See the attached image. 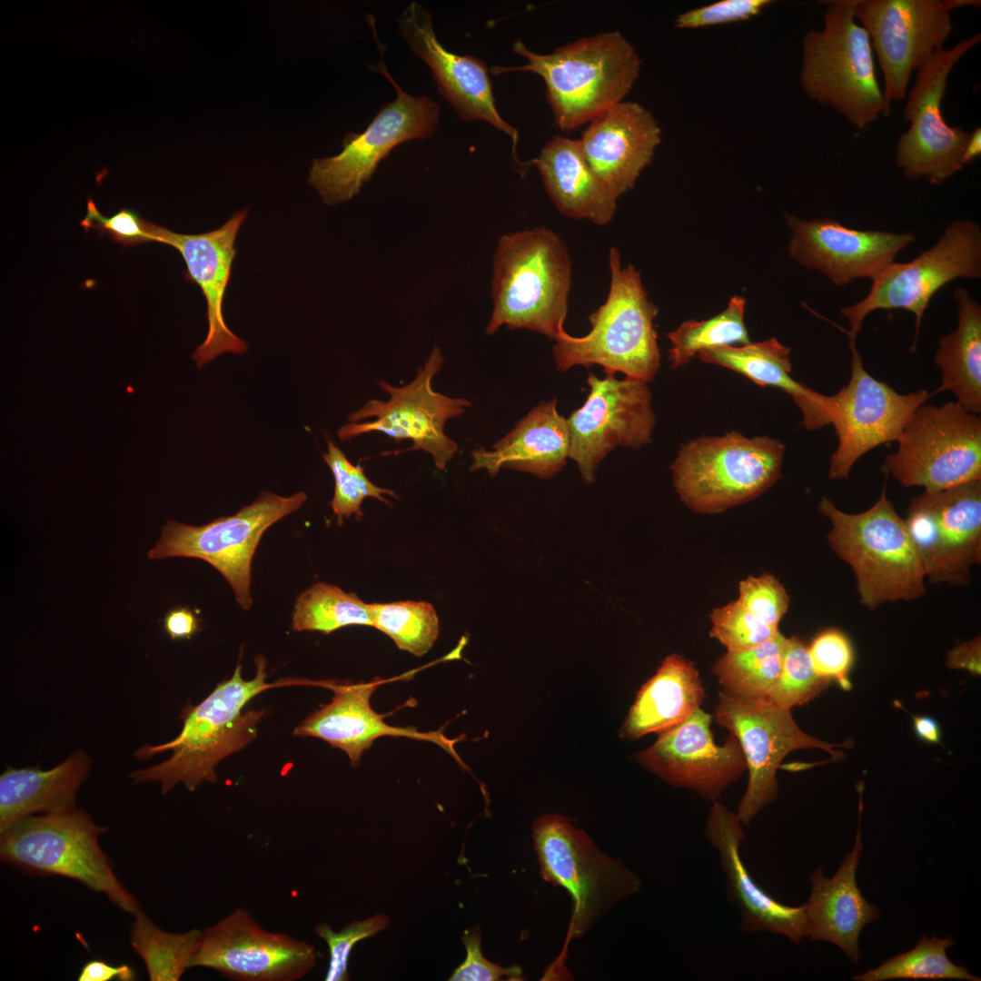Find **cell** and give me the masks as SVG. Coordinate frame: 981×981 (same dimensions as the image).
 Returning <instances> with one entry per match:
<instances>
[{"label": "cell", "instance_id": "1", "mask_svg": "<svg viewBox=\"0 0 981 981\" xmlns=\"http://www.w3.org/2000/svg\"><path fill=\"white\" fill-rule=\"evenodd\" d=\"M256 666L255 677L245 680L238 664L233 676L218 683L201 703L186 706L180 715L182 730L173 740L138 748L134 756L141 760L164 751H172V755L161 763L132 772L133 782H158L164 794L179 783L193 792L203 782H216L219 762L255 738L257 725L265 715L264 709L243 713L246 703L268 689L302 682L267 683L263 657L256 658Z\"/></svg>", "mask_w": 981, "mask_h": 981}, {"label": "cell", "instance_id": "2", "mask_svg": "<svg viewBox=\"0 0 981 981\" xmlns=\"http://www.w3.org/2000/svg\"><path fill=\"white\" fill-rule=\"evenodd\" d=\"M513 50L526 59L516 67L494 66L500 74L527 71L546 84L556 124L571 131L623 101L639 77L641 61L635 47L618 31L602 32L537 54L516 41Z\"/></svg>", "mask_w": 981, "mask_h": 981}, {"label": "cell", "instance_id": "3", "mask_svg": "<svg viewBox=\"0 0 981 981\" xmlns=\"http://www.w3.org/2000/svg\"><path fill=\"white\" fill-rule=\"evenodd\" d=\"M571 282L567 246L538 227L502 235L493 258V310L488 334L506 325L556 340L564 330Z\"/></svg>", "mask_w": 981, "mask_h": 981}, {"label": "cell", "instance_id": "4", "mask_svg": "<svg viewBox=\"0 0 981 981\" xmlns=\"http://www.w3.org/2000/svg\"><path fill=\"white\" fill-rule=\"evenodd\" d=\"M818 510L830 521V548L854 572L860 604L874 609L925 593L921 560L905 519L887 496L886 483L878 500L863 512H844L827 497L821 498Z\"/></svg>", "mask_w": 981, "mask_h": 981}, {"label": "cell", "instance_id": "5", "mask_svg": "<svg viewBox=\"0 0 981 981\" xmlns=\"http://www.w3.org/2000/svg\"><path fill=\"white\" fill-rule=\"evenodd\" d=\"M610 285L607 300L589 316L591 330L575 337L562 330L552 352L557 369L593 364L604 372L652 381L659 367L658 334L653 321L658 307L649 300L640 272L629 264L621 268L620 253L609 251Z\"/></svg>", "mask_w": 981, "mask_h": 981}, {"label": "cell", "instance_id": "6", "mask_svg": "<svg viewBox=\"0 0 981 981\" xmlns=\"http://www.w3.org/2000/svg\"><path fill=\"white\" fill-rule=\"evenodd\" d=\"M857 2H829L823 29L808 32L802 41L799 80L809 99L864 129L891 108L877 77L870 36L855 22Z\"/></svg>", "mask_w": 981, "mask_h": 981}, {"label": "cell", "instance_id": "7", "mask_svg": "<svg viewBox=\"0 0 981 981\" xmlns=\"http://www.w3.org/2000/svg\"><path fill=\"white\" fill-rule=\"evenodd\" d=\"M106 830L77 808L29 816L1 833L0 857L27 874L76 880L134 915L140 905L117 878L99 845V837Z\"/></svg>", "mask_w": 981, "mask_h": 981}, {"label": "cell", "instance_id": "8", "mask_svg": "<svg viewBox=\"0 0 981 981\" xmlns=\"http://www.w3.org/2000/svg\"><path fill=\"white\" fill-rule=\"evenodd\" d=\"M540 877L572 899L569 934L582 937L622 900L639 893L641 878L602 852L580 828L558 814L538 818L531 828Z\"/></svg>", "mask_w": 981, "mask_h": 981}, {"label": "cell", "instance_id": "9", "mask_svg": "<svg viewBox=\"0 0 981 981\" xmlns=\"http://www.w3.org/2000/svg\"><path fill=\"white\" fill-rule=\"evenodd\" d=\"M785 446L768 436L732 431L684 444L671 464L681 500L701 513L721 512L752 500L781 477Z\"/></svg>", "mask_w": 981, "mask_h": 981}, {"label": "cell", "instance_id": "10", "mask_svg": "<svg viewBox=\"0 0 981 981\" xmlns=\"http://www.w3.org/2000/svg\"><path fill=\"white\" fill-rule=\"evenodd\" d=\"M981 276V228L974 221L956 220L936 244L907 263L895 261L872 280L868 293L840 309L849 330L830 322L848 338L857 339L865 318L877 310L902 309L915 315V352L922 319L935 293L956 278Z\"/></svg>", "mask_w": 981, "mask_h": 981}, {"label": "cell", "instance_id": "11", "mask_svg": "<svg viewBox=\"0 0 981 981\" xmlns=\"http://www.w3.org/2000/svg\"><path fill=\"white\" fill-rule=\"evenodd\" d=\"M897 442L882 469L904 487L935 492L981 480V419L957 401L919 406Z\"/></svg>", "mask_w": 981, "mask_h": 981}, {"label": "cell", "instance_id": "12", "mask_svg": "<svg viewBox=\"0 0 981 981\" xmlns=\"http://www.w3.org/2000/svg\"><path fill=\"white\" fill-rule=\"evenodd\" d=\"M306 500L303 491L289 497L263 491L234 515L202 526L169 520L148 558L187 557L208 562L225 578L237 603L249 609L253 605L252 561L262 535L271 525L298 510Z\"/></svg>", "mask_w": 981, "mask_h": 981}, {"label": "cell", "instance_id": "13", "mask_svg": "<svg viewBox=\"0 0 981 981\" xmlns=\"http://www.w3.org/2000/svg\"><path fill=\"white\" fill-rule=\"evenodd\" d=\"M375 70L395 88L396 98L380 107L362 133H347L338 155L312 161L308 183L327 204L350 201L394 147L430 137L437 129L440 108L434 101L403 91L382 61L375 64Z\"/></svg>", "mask_w": 981, "mask_h": 981}, {"label": "cell", "instance_id": "14", "mask_svg": "<svg viewBox=\"0 0 981 981\" xmlns=\"http://www.w3.org/2000/svg\"><path fill=\"white\" fill-rule=\"evenodd\" d=\"M443 363V356L434 347L416 377L401 387L381 380L378 386L389 394L387 401L369 400L348 416L349 422L337 434L342 441L370 432H382L396 442L410 440L408 450L429 453L439 471H444L458 451V444L444 431L445 423L464 413L471 403L462 398H451L435 391L433 377Z\"/></svg>", "mask_w": 981, "mask_h": 981}, {"label": "cell", "instance_id": "15", "mask_svg": "<svg viewBox=\"0 0 981 981\" xmlns=\"http://www.w3.org/2000/svg\"><path fill=\"white\" fill-rule=\"evenodd\" d=\"M715 718L738 739L746 758L748 781L736 813L743 826H748L775 800L777 769L788 754L818 748L834 759H840L843 754L833 748L847 745L827 743L808 735L796 724L790 709L780 708L768 699L719 691Z\"/></svg>", "mask_w": 981, "mask_h": 981}, {"label": "cell", "instance_id": "16", "mask_svg": "<svg viewBox=\"0 0 981 981\" xmlns=\"http://www.w3.org/2000/svg\"><path fill=\"white\" fill-rule=\"evenodd\" d=\"M980 41L977 33L948 50L939 47L917 69L904 109L910 126L898 138L895 154L897 166L908 179L926 178L931 184H940L964 167L970 134L946 123L941 103L952 68Z\"/></svg>", "mask_w": 981, "mask_h": 981}, {"label": "cell", "instance_id": "17", "mask_svg": "<svg viewBox=\"0 0 981 981\" xmlns=\"http://www.w3.org/2000/svg\"><path fill=\"white\" fill-rule=\"evenodd\" d=\"M980 5L972 0H858L855 17L867 31L884 75V97L904 100L911 73L948 37L951 11Z\"/></svg>", "mask_w": 981, "mask_h": 981}, {"label": "cell", "instance_id": "18", "mask_svg": "<svg viewBox=\"0 0 981 981\" xmlns=\"http://www.w3.org/2000/svg\"><path fill=\"white\" fill-rule=\"evenodd\" d=\"M931 583L966 586L981 562V480L915 497L905 519Z\"/></svg>", "mask_w": 981, "mask_h": 981}, {"label": "cell", "instance_id": "19", "mask_svg": "<svg viewBox=\"0 0 981 981\" xmlns=\"http://www.w3.org/2000/svg\"><path fill=\"white\" fill-rule=\"evenodd\" d=\"M848 346L850 380L830 396V423L838 440L830 457L828 476L832 480H847L852 467L865 453L881 444L897 441L915 411L932 397L926 390L897 392L867 372L856 339L848 338Z\"/></svg>", "mask_w": 981, "mask_h": 981}, {"label": "cell", "instance_id": "20", "mask_svg": "<svg viewBox=\"0 0 981 981\" xmlns=\"http://www.w3.org/2000/svg\"><path fill=\"white\" fill-rule=\"evenodd\" d=\"M316 957L312 945L270 932L238 907L202 931L189 966L235 981H296L311 972Z\"/></svg>", "mask_w": 981, "mask_h": 981}, {"label": "cell", "instance_id": "21", "mask_svg": "<svg viewBox=\"0 0 981 981\" xmlns=\"http://www.w3.org/2000/svg\"><path fill=\"white\" fill-rule=\"evenodd\" d=\"M590 392L584 404L567 419L569 457L582 479L591 483L600 461L616 446L639 448L650 442L656 422L648 382L614 374L600 379L589 373Z\"/></svg>", "mask_w": 981, "mask_h": 981}, {"label": "cell", "instance_id": "22", "mask_svg": "<svg viewBox=\"0 0 981 981\" xmlns=\"http://www.w3.org/2000/svg\"><path fill=\"white\" fill-rule=\"evenodd\" d=\"M711 716L700 708L680 724L661 732L636 760L674 788L718 800L747 770L739 742L731 734L718 746L710 730Z\"/></svg>", "mask_w": 981, "mask_h": 981}, {"label": "cell", "instance_id": "23", "mask_svg": "<svg viewBox=\"0 0 981 981\" xmlns=\"http://www.w3.org/2000/svg\"><path fill=\"white\" fill-rule=\"evenodd\" d=\"M784 217L791 229L789 256L837 287L858 278L873 279L916 241L911 232L857 230L834 219L802 220L788 213Z\"/></svg>", "mask_w": 981, "mask_h": 981}, {"label": "cell", "instance_id": "24", "mask_svg": "<svg viewBox=\"0 0 981 981\" xmlns=\"http://www.w3.org/2000/svg\"><path fill=\"white\" fill-rule=\"evenodd\" d=\"M247 213V209L237 211L220 228L199 234L174 233L150 222L151 241L178 250L186 264L185 277L201 288L206 301L207 335L192 356L197 368L224 352L242 355L248 349L223 317L224 295L237 253L234 243Z\"/></svg>", "mask_w": 981, "mask_h": 981}, {"label": "cell", "instance_id": "25", "mask_svg": "<svg viewBox=\"0 0 981 981\" xmlns=\"http://www.w3.org/2000/svg\"><path fill=\"white\" fill-rule=\"evenodd\" d=\"M401 35L412 53L431 70L440 94L463 121L482 120L505 133L515 155L518 131L497 110L485 63L472 55L447 51L436 37L431 13L413 1L398 19Z\"/></svg>", "mask_w": 981, "mask_h": 981}, {"label": "cell", "instance_id": "26", "mask_svg": "<svg viewBox=\"0 0 981 981\" xmlns=\"http://www.w3.org/2000/svg\"><path fill=\"white\" fill-rule=\"evenodd\" d=\"M384 682L377 678L359 683L325 682V686L333 691L332 701L305 718L293 734L328 742L332 747L344 751L354 768L359 766L363 752L382 737L431 741L444 748L463 766L454 748L458 738H447L442 730L421 732L411 727L391 726L384 721L385 715L373 710L372 696Z\"/></svg>", "mask_w": 981, "mask_h": 981}, {"label": "cell", "instance_id": "27", "mask_svg": "<svg viewBox=\"0 0 981 981\" xmlns=\"http://www.w3.org/2000/svg\"><path fill=\"white\" fill-rule=\"evenodd\" d=\"M743 827L736 813L718 800L712 801L704 833L718 852L728 897L740 913L739 926L746 933H775L799 943L807 936L805 906L784 905L753 880L739 854L745 839Z\"/></svg>", "mask_w": 981, "mask_h": 981}, {"label": "cell", "instance_id": "28", "mask_svg": "<svg viewBox=\"0 0 981 981\" xmlns=\"http://www.w3.org/2000/svg\"><path fill=\"white\" fill-rule=\"evenodd\" d=\"M661 136L651 112L622 101L592 119L580 142L592 169L619 198L650 164Z\"/></svg>", "mask_w": 981, "mask_h": 981}, {"label": "cell", "instance_id": "29", "mask_svg": "<svg viewBox=\"0 0 981 981\" xmlns=\"http://www.w3.org/2000/svg\"><path fill=\"white\" fill-rule=\"evenodd\" d=\"M860 827L859 822L853 849L831 878L817 867L810 877V897L804 904L807 936L837 945L854 964L861 957L858 936L862 928L879 917L877 908L861 895L856 882L863 849Z\"/></svg>", "mask_w": 981, "mask_h": 981}, {"label": "cell", "instance_id": "30", "mask_svg": "<svg viewBox=\"0 0 981 981\" xmlns=\"http://www.w3.org/2000/svg\"><path fill=\"white\" fill-rule=\"evenodd\" d=\"M569 451L567 420L553 399L536 406L491 450H473L470 470L484 469L493 477L506 468L549 479L565 465Z\"/></svg>", "mask_w": 981, "mask_h": 981}, {"label": "cell", "instance_id": "31", "mask_svg": "<svg viewBox=\"0 0 981 981\" xmlns=\"http://www.w3.org/2000/svg\"><path fill=\"white\" fill-rule=\"evenodd\" d=\"M544 188L562 214L606 225L613 219L618 197L595 173L580 140L556 136L531 161Z\"/></svg>", "mask_w": 981, "mask_h": 981}, {"label": "cell", "instance_id": "32", "mask_svg": "<svg viewBox=\"0 0 981 981\" xmlns=\"http://www.w3.org/2000/svg\"><path fill=\"white\" fill-rule=\"evenodd\" d=\"M90 768L91 759L82 750L47 770L8 767L0 776V834L35 813L76 808V795Z\"/></svg>", "mask_w": 981, "mask_h": 981}, {"label": "cell", "instance_id": "33", "mask_svg": "<svg viewBox=\"0 0 981 981\" xmlns=\"http://www.w3.org/2000/svg\"><path fill=\"white\" fill-rule=\"evenodd\" d=\"M699 358L743 374L759 386H773L788 393L799 407L802 424L818 430L831 421L830 396L795 381L791 373L790 348L776 338L742 346L725 345L702 350Z\"/></svg>", "mask_w": 981, "mask_h": 981}, {"label": "cell", "instance_id": "34", "mask_svg": "<svg viewBox=\"0 0 981 981\" xmlns=\"http://www.w3.org/2000/svg\"><path fill=\"white\" fill-rule=\"evenodd\" d=\"M705 697L699 671L678 654L668 656L637 694L619 736L639 738L663 732L688 719Z\"/></svg>", "mask_w": 981, "mask_h": 981}, {"label": "cell", "instance_id": "35", "mask_svg": "<svg viewBox=\"0 0 981 981\" xmlns=\"http://www.w3.org/2000/svg\"><path fill=\"white\" fill-rule=\"evenodd\" d=\"M957 302L956 330L939 339L935 364L941 384L932 396L948 391L967 411L981 412V306L965 287L953 292Z\"/></svg>", "mask_w": 981, "mask_h": 981}, {"label": "cell", "instance_id": "36", "mask_svg": "<svg viewBox=\"0 0 981 981\" xmlns=\"http://www.w3.org/2000/svg\"><path fill=\"white\" fill-rule=\"evenodd\" d=\"M201 935L197 928L183 933L163 930L139 909L134 914L129 938L151 981H178L190 968Z\"/></svg>", "mask_w": 981, "mask_h": 981}, {"label": "cell", "instance_id": "37", "mask_svg": "<svg viewBox=\"0 0 981 981\" xmlns=\"http://www.w3.org/2000/svg\"><path fill=\"white\" fill-rule=\"evenodd\" d=\"M786 639L778 631L759 645L728 650L712 669L723 690L742 697L768 699L781 671Z\"/></svg>", "mask_w": 981, "mask_h": 981}, {"label": "cell", "instance_id": "38", "mask_svg": "<svg viewBox=\"0 0 981 981\" xmlns=\"http://www.w3.org/2000/svg\"><path fill=\"white\" fill-rule=\"evenodd\" d=\"M352 625L373 627L372 604L337 586L317 582L295 601L292 619L294 631L330 634Z\"/></svg>", "mask_w": 981, "mask_h": 981}, {"label": "cell", "instance_id": "39", "mask_svg": "<svg viewBox=\"0 0 981 981\" xmlns=\"http://www.w3.org/2000/svg\"><path fill=\"white\" fill-rule=\"evenodd\" d=\"M746 298L731 297L720 313L703 321L689 319L668 333L671 343L669 361L671 369L685 365L702 350L750 342L744 322Z\"/></svg>", "mask_w": 981, "mask_h": 981}, {"label": "cell", "instance_id": "40", "mask_svg": "<svg viewBox=\"0 0 981 981\" xmlns=\"http://www.w3.org/2000/svg\"><path fill=\"white\" fill-rule=\"evenodd\" d=\"M951 938H927L921 935L914 948L898 954L879 966L853 978L858 981H885L890 979H958L979 981L962 966L949 960L946 949L954 946Z\"/></svg>", "mask_w": 981, "mask_h": 981}, {"label": "cell", "instance_id": "41", "mask_svg": "<svg viewBox=\"0 0 981 981\" xmlns=\"http://www.w3.org/2000/svg\"><path fill=\"white\" fill-rule=\"evenodd\" d=\"M372 608L373 627L390 637L401 650L421 657L438 639L439 618L429 602L372 603Z\"/></svg>", "mask_w": 981, "mask_h": 981}, {"label": "cell", "instance_id": "42", "mask_svg": "<svg viewBox=\"0 0 981 981\" xmlns=\"http://www.w3.org/2000/svg\"><path fill=\"white\" fill-rule=\"evenodd\" d=\"M323 460L331 469L335 481L334 494L330 502L337 522L342 525L344 518L355 515L359 520L363 517L362 504L366 498H374L391 505L384 495L399 499L391 490L381 488L372 483L365 475L361 465L352 464L344 452L332 441H328L327 452Z\"/></svg>", "mask_w": 981, "mask_h": 981}, {"label": "cell", "instance_id": "43", "mask_svg": "<svg viewBox=\"0 0 981 981\" xmlns=\"http://www.w3.org/2000/svg\"><path fill=\"white\" fill-rule=\"evenodd\" d=\"M830 682L815 671L808 648L793 636L786 639L781 671L768 699L780 708L790 709L813 699Z\"/></svg>", "mask_w": 981, "mask_h": 981}, {"label": "cell", "instance_id": "44", "mask_svg": "<svg viewBox=\"0 0 981 981\" xmlns=\"http://www.w3.org/2000/svg\"><path fill=\"white\" fill-rule=\"evenodd\" d=\"M710 620V636L726 646L728 650L759 645L779 631L760 621L738 600L713 609Z\"/></svg>", "mask_w": 981, "mask_h": 981}, {"label": "cell", "instance_id": "45", "mask_svg": "<svg viewBox=\"0 0 981 981\" xmlns=\"http://www.w3.org/2000/svg\"><path fill=\"white\" fill-rule=\"evenodd\" d=\"M388 926L389 918L383 914H376L364 920L353 921L339 932H335L328 924L316 926V934L327 943L330 951L329 968L325 980H349L348 961L354 945L374 936Z\"/></svg>", "mask_w": 981, "mask_h": 981}, {"label": "cell", "instance_id": "46", "mask_svg": "<svg viewBox=\"0 0 981 981\" xmlns=\"http://www.w3.org/2000/svg\"><path fill=\"white\" fill-rule=\"evenodd\" d=\"M750 613L773 629L788 611L789 597L784 586L772 575L748 577L739 583L738 600Z\"/></svg>", "mask_w": 981, "mask_h": 981}, {"label": "cell", "instance_id": "47", "mask_svg": "<svg viewBox=\"0 0 981 981\" xmlns=\"http://www.w3.org/2000/svg\"><path fill=\"white\" fill-rule=\"evenodd\" d=\"M461 942L466 948V958L450 977L451 981H521L523 970L518 965L508 967L489 961L481 952V927L475 926L463 932Z\"/></svg>", "mask_w": 981, "mask_h": 981}, {"label": "cell", "instance_id": "48", "mask_svg": "<svg viewBox=\"0 0 981 981\" xmlns=\"http://www.w3.org/2000/svg\"><path fill=\"white\" fill-rule=\"evenodd\" d=\"M80 224L86 231L94 229L100 234H108L123 245L131 246L152 242L150 222L143 219L135 211L127 208L120 210L111 217H104L97 209L92 196L87 199V213Z\"/></svg>", "mask_w": 981, "mask_h": 981}, {"label": "cell", "instance_id": "49", "mask_svg": "<svg viewBox=\"0 0 981 981\" xmlns=\"http://www.w3.org/2000/svg\"><path fill=\"white\" fill-rule=\"evenodd\" d=\"M808 653L819 676L837 679L845 689L850 688L847 672L853 661V651L843 633L837 630L821 633L813 640Z\"/></svg>", "mask_w": 981, "mask_h": 981}, {"label": "cell", "instance_id": "50", "mask_svg": "<svg viewBox=\"0 0 981 981\" xmlns=\"http://www.w3.org/2000/svg\"><path fill=\"white\" fill-rule=\"evenodd\" d=\"M771 0H719L680 14L675 20L679 29H694L751 19L771 5Z\"/></svg>", "mask_w": 981, "mask_h": 981}, {"label": "cell", "instance_id": "51", "mask_svg": "<svg viewBox=\"0 0 981 981\" xmlns=\"http://www.w3.org/2000/svg\"><path fill=\"white\" fill-rule=\"evenodd\" d=\"M134 978V971L130 966H113L98 959L85 963L78 976L79 981H131Z\"/></svg>", "mask_w": 981, "mask_h": 981}, {"label": "cell", "instance_id": "52", "mask_svg": "<svg viewBox=\"0 0 981 981\" xmlns=\"http://www.w3.org/2000/svg\"><path fill=\"white\" fill-rule=\"evenodd\" d=\"M164 628L172 639H191L199 630V619L188 608H176L166 614Z\"/></svg>", "mask_w": 981, "mask_h": 981}, {"label": "cell", "instance_id": "53", "mask_svg": "<svg viewBox=\"0 0 981 981\" xmlns=\"http://www.w3.org/2000/svg\"><path fill=\"white\" fill-rule=\"evenodd\" d=\"M947 665L980 673V639L962 643L948 653Z\"/></svg>", "mask_w": 981, "mask_h": 981}, {"label": "cell", "instance_id": "54", "mask_svg": "<svg viewBox=\"0 0 981 981\" xmlns=\"http://www.w3.org/2000/svg\"><path fill=\"white\" fill-rule=\"evenodd\" d=\"M917 735L928 743H940L941 731L937 722L926 716H913Z\"/></svg>", "mask_w": 981, "mask_h": 981}, {"label": "cell", "instance_id": "55", "mask_svg": "<svg viewBox=\"0 0 981 981\" xmlns=\"http://www.w3.org/2000/svg\"><path fill=\"white\" fill-rule=\"evenodd\" d=\"M980 154H981V128L978 127V128H976L972 134H970V138H969V140L967 142V144L966 146V149H965V152H964V154H963V158H962L963 165L972 164L976 159V157H978L980 155Z\"/></svg>", "mask_w": 981, "mask_h": 981}]
</instances>
